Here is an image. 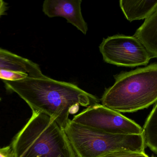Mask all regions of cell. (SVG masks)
Instances as JSON below:
<instances>
[{
    "instance_id": "obj_1",
    "label": "cell",
    "mask_w": 157,
    "mask_h": 157,
    "mask_svg": "<svg viewBox=\"0 0 157 157\" xmlns=\"http://www.w3.org/2000/svg\"><path fill=\"white\" fill-rule=\"evenodd\" d=\"M3 82L6 88L25 100L32 112L49 116L63 130L71 121L70 114L77 113L80 106L88 108L99 102L98 98L76 85L46 76Z\"/></svg>"
},
{
    "instance_id": "obj_2",
    "label": "cell",
    "mask_w": 157,
    "mask_h": 157,
    "mask_svg": "<svg viewBox=\"0 0 157 157\" xmlns=\"http://www.w3.org/2000/svg\"><path fill=\"white\" fill-rule=\"evenodd\" d=\"M10 145L15 157H76L64 130L41 112H32Z\"/></svg>"
},
{
    "instance_id": "obj_3",
    "label": "cell",
    "mask_w": 157,
    "mask_h": 157,
    "mask_svg": "<svg viewBox=\"0 0 157 157\" xmlns=\"http://www.w3.org/2000/svg\"><path fill=\"white\" fill-rule=\"evenodd\" d=\"M101 102L120 113L135 112L156 103L157 63L115 76L114 84L106 89Z\"/></svg>"
},
{
    "instance_id": "obj_4",
    "label": "cell",
    "mask_w": 157,
    "mask_h": 157,
    "mask_svg": "<svg viewBox=\"0 0 157 157\" xmlns=\"http://www.w3.org/2000/svg\"><path fill=\"white\" fill-rule=\"evenodd\" d=\"M64 131L76 157H101L118 151L144 153L143 135H113L98 131L73 122Z\"/></svg>"
},
{
    "instance_id": "obj_5",
    "label": "cell",
    "mask_w": 157,
    "mask_h": 157,
    "mask_svg": "<svg viewBox=\"0 0 157 157\" xmlns=\"http://www.w3.org/2000/svg\"><path fill=\"white\" fill-rule=\"evenodd\" d=\"M73 122L105 133L143 135L140 125L129 118L101 104L90 106L75 115Z\"/></svg>"
},
{
    "instance_id": "obj_6",
    "label": "cell",
    "mask_w": 157,
    "mask_h": 157,
    "mask_svg": "<svg viewBox=\"0 0 157 157\" xmlns=\"http://www.w3.org/2000/svg\"><path fill=\"white\" fill-rule=\"evenodd\" d=\"M99 49L104 61L117 66L145 65L152 59L144 45L134 36L108 37L103 40Z\"/></svg>"
},
{
    "instance_id": "obj_7",
    "label": "cell",
    "mask_w": 157,
    "mask_h": 157,
    "mask_svg": "<svg viewBox=\"0 0 157 157\" xmlns=\"http://www.w3.org/2000/svg\"><path fill=\"white\" fill-rule=\"evenodd\" d=\"M81 0H46L43 2L42 11L49 18H64L68 23L86 35L88 26L81 13Z\"/></svg>"
},
{
    "instance_id": "obj_8",
    "label": "cell",
    "mask_w": 157,
    "mask_h": 157,
    "mask_svg": "<svg viewBox=\"0 0 157 157\" xmlns=\"http://www.w3.org/2000/svg\"><path fill=\"white\" fill-rule=\"evenodd\" d=\"M23 72L30 77L44 76L38 65L32 61L0 48V71Z\"/></svg>"
},
{
    "instance_id": "obj_9",
    "label": "cell",
    "mask_w": 157,
    "mask_h": 157,
    "mask_svg": "<svg viewBox=\"0 0 157 157\" xmlns=\"http://www.w3.org/2000/svg\"><path fill=\"white\" fill-rule=\"evenodd\" d=\"M133 36L141 41L152 58H157V7Z\"/></svg>"
},
{
    "instance_id": "obj_10",
    "label": "cell",
    "mask_w": 157,
    "mask_h": 157,
    "mask_svg": "<svg viewBox=\"0 0 157 157\" xmlns=\"http://www.w3.org/2000/svg\"><path fill=\"white\" fill-rule=\"evenodd\" d=\"M120 5L126 19L130 21L147 18L157 7V0H121Z\"/></svg>"
},
{
    "instance_id": "obj_11",
    "label": "cell",
    "mask_w": 157,
    "mask_h": 157,
    "mask_svg": "<svg viewBox=\"0 0 157 157\" xmlns=\"http://www.w3.org/2000/svg\"><path fill=\"white\" fill-rule=\"evenodd\" d=\"M145 145L157 155V102L143 128Z\"/></svg>"
},
{
    "instance_id": "obj_12",
    "label": "cell",
    "mask_w": 157,
    "mask_h": 157,
    "mask_svg": "<svg viewBox=\"0 0 157 157\" xmlns=\"http://www.w3.org/2000/svg\"><path fill=\"white\" fill-rule=\"evenodd\" d=\"M101 157H149L144 153L129 151H118L109 153Z\"/></svg>"
},
{
    "instance_id": "obj_13",
    "label": "cell",
    "mask_w": 157,
    "mask_h": 157,
    "mask_svg": "<svg viewBox=\"0 0 157 157\" xmlns=\"http://www.w3.org/2000/svg\"><path fill=\"white\" fill-rule=\"evenodd\" d=\"M0 157H15L13 150L11 145L0 147Z\"/></svg>"
},
{
    "instance_id": "obj_14",
    "label": "cell",
    "mask_w": 157,
    "mask_h": 157,
    "mask_svg": "<svg viewBox=\"0 0 157 157\" xmlns=\"http://www.w3.org/2000/svg\"><path fill=\"white\" fill-rule=\"evenodd\" d=\"M7 9V4L4 1L0 0V17L4 14Z\"/></svg>"
},
{
    "instance_id": "obj_15",
    "label": "cell",
    "mask_w": 157,
    "mask_h": 157,
    "mask_svg": "<svg viewBox=\"0 0 157 157\" xmlns=\"http://www.w3.org/2000/svg\"><path fill=\"white\" fill-rule=\"evenodd\" d=\"M0 101H1V98H0Z\"/></svg>"
},
{
    "instance_id": "obj_16",
    "label": "cell",
    "mask_w": 157,
    "mask_h": 157,
    "mask_svg": "<svg viewBox=\"0 0 157 157\" xmlns=\"http://www.w3.org/2000/svg\"></svg>"
},
{
    "instance_id": "obj_17",
    "label": "cell",
    "mask_w": 157,
    "mask_h": 157,
    "mask_svg": "<svg viewBox=\"0 0 157 157\" xmlns=\"http://www.w3.org/2000/svg\"></svg>"
}]
</instances>
